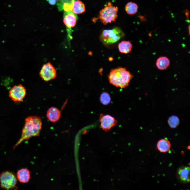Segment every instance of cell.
<instances>
[{
    "label": "cell",
    "mask_w": 190,
    "mask_h": 190,
    "mask_svg": "<svg viewBox=\"0 0 190 190\" xmlns=\"http://www.w3.org/2000/svg\"><path fill=\"white\" fill-rule=\"evenodd\" d=\"M113 60V58L112 57H110L109 58V60L110 61H112Z\"/></svg>",
    "instance_id": "7402d4cb"
},
{
    "label": "cell",
    "mask_w": 190,
    "mask_h": 190,
    "mask_svg": "<svg viewBox=\"0 0 190 190\" xmlns=\"http://www.w3.org/2000/svg\"><path fill=\"white\" fill-rule=\"evenodd\" d=\"M133 77V75L126 68L121 67L112 69L108 76L111 84L122 88L129 86Z\"/></svg>",
    "instance_id": "7a4b0ae2"
},
{
    "label": "cell",
    "mask_w": 190,
    "mask_h": 190,
    "mask_svg": "<svg viewBox=\"0 0 190 190\" xmlns=\"http://www.w3.org/2000/svg\"><path fill=\"white\" fill-rule=\"evenodd\" d=\"M61 113L60 110L55 107L49 108L47 111V117L51 122H55L60 118Z\"/></svg>",
    "instance_id": "8fae6325"
},
{
    "label": "cell",
    "mask_w": 190,
    "mask_h": 190,
    "mask_svg": "<svg viewBox=\"0 0 190 190\" xmlns=\"http://www.w3.org/2000/svg\"><path fill=\"white\" fill-rule=\"evenodd\" d=\"M39 75L43 80L48 81L55 78L57 75L56 71L53 65L48 62L42 65Z\"/></svg>",
    "instance_id": "8992f818"
},
{
    "label": "cell",
    "mask_w": 190,
    "mask_h": 190,
    "mask_svg": "<svg viewBox=\"0 0 190 190\" xmlns=\"http://www.w3.org/2000/svg\"><path fill=\"white\" fill-rule=\"evenodd\" d=\"M17 179L21 183H27L30 178V171L27 168H22L18 170L17 173Z\"/></svg>",
    "instance_id": "7c38bea8"
},
{
    "label": "cell",
    "mask_w": 190,
    "mask_h": 190,
    "mask_svg": "<svg viewBox=\"0 0 190 190\" xmlns=\"http://www.w3.org/2000/svg\"><path fill=\"white\" fill-rule=\"evenodd\" d=\"M125 35L122 30L118 27L111 29L104 30L100 37L101 42L104 45L113 44L117 42Z\"/></svg>",
    "instance_id": "3957f363"
},
{
    "label": "cell",
    "mask_w": 190,
    "mask_h": 190,
    "mask_svg": "<svg viewBox=\"0 0 190 190\" xmlns=\"http://www.w3.org/2000/svg\"><path fill=\"white\" fill-rule=\"evenodd\" d=\"M118 8L113 6L111 2L101 10L98 18L101 22L104 25L115 21L117 17Z\"/></svg>",
    "instance_id": "277c9868"
},
{
    "label": "cell",
    "mask_w": 190,
    "mask_h": 190,
    "mask_svg": "<svg viewBox=\"0 0 190 190\" xmlns=\"http://www.w3.org/2000/svg\"><path fill=\"white\" fill-rule=\"evenodd\" d=\"M78 19L76 14L71 11H64L63 16V22L67 28L68 31L70 32L72 27H74Z\"/></svg>",
    "instance_id": "9c48e42d"
},
{
    "label": "cell",
    "mask_w": 190,
    "mask_h": 190,
    "mask_svg": "<svg viewBox=\"0 0 190 190\" xmlns=\"http://www.w3.org/2000/svg\"><path fill=\"white\" fill-rule=\"evenodd\" d=\"M156 66L159 70H165L169 66L170 61L167 57L165 56H160L158 58L156 62Z\"/></svg>",
    "instance_id": "4fadbf2b"
},
{
    "label": "cell",
    "mask_w": 190,
    "mask_h": 190,
    "mask_svg": "<svg viewBox=\"0 0 190 190\" xmlns=\"http://www.w3.org/2000/svg\"><path fill=\"white\" fill-rule=\"evenodd\" d=\"M190 168L188 167H180L178 170L177 175L178 179L182 183H186L190 182Z\"/></svg>",
    "instance_id": "30bf717a"
},
{
    "label": "cell",
    "mask_w": 190,
    "mask_h": 190,
    "mask_svg": "<svg viewBox=\"0 0 190 190\" xmlns=\"http://www.w3.org/2000/svg\"><path fill=\"white\" fill-rule=\"evenodd\" d=\"M179 120L176 116H170L168 120V123L170 127L172 128H176L179 124Z\"/></svg>",
    "instance_id": "d6986e66"
},
{
    "label": "cell",
    "mask_w": 190,
    "mask_h": 190,
    "mask_svg": "<svg viewBox=\"0 0 190 190\" xmlns=\"http://www.w3.org/2000/svg\"><path fill=\"white\" fill-rule=\"evenodd\" d=\"M17 183V178L13 173L5 171L0 174V185L2 188L8 190L13 189L16 187Z\"/></svg>",
    "instance_id": "5b68a950"
},
{
    "label": "cell",
    "mask_w": 190,
    "mask_h": 190,
    "mask_svg": "<svg viewBox=\"0 0 190 190\" xmlns=\"http://www.w3.org/2000/svg\"><path fill=\"white\" fill-rule=\"evenodd\" d=\"M111 100L110 96L107 92H104L101 94L99 100L104 105H107L110 102Z\"/></svg>",
    "instance_id": "ac0fdd59"
},
{
    "label": "cell",
    "mask_w": 190,
    "mask_h": 190,
    "mask_svg": "<svg viewBox=\"0 0 190 190\" xmlns=\"http://www.w3.org/2000/svg\"><path fill=\"white\" fill-rule=\"evenodd\" d=\"M25 121L21 136L13 147L14 149L22 141L39 135L42 125V119L39 117L36 116H28L26 118Z\"/></svg>",
    "instance_id": "6da1fadb"
},
{
    "label": "cell",
    "mask_w": 190,
    "mask_h": 190,
    "mask_svg": "<svg viewBox=\"0 0 190 190\" xmlns=\"http://www.w3.org/2000/svg\"><path fill=\"white\" fill-rule=\"evenodd\" d=\"M189 29H189V32H189V31H189Z\"/></svg>",
    "instance_id": "cb8c5ba5"
},
{
    "label": "cell",
    "mask_w": 190,
    "mask_h": 190,
    "mask_svg": "<svg viewBox=\"0 0 190 190\" xmlns=\"http://www.w3.org/2000/svg\"><path fill=\"white\" fill-rule=\"evenodd\" d=\"M103 69L102 68H101L99 70V73L101 74V75H102V72L103 71Z\"/></svg>",
    "instance_id": "44dd1931"
},
{
    "label": "cell",
    "mask_w": 190,
    "mask_h": 190,
    "mask_svg": "<svg viewBox=\"0 0 190 190\" xmlns=\"http://www.w3.org/2000/svg\"><path fill=\"white\" fill-rule=\"evenodd\" d=\"M85 11V5L82 2L79 0L74 1L72 10V12L76 14H80Z\"/></svg>",
    "instance_id": "2e32d148"
},
{
    "label": "cell",
    "mask_w": 190,
    "mask_h": 190,
    "mask_svg": "<svg viewBox=\"0 0 190 190\" xmlns=\"http://www.w3.org/2000/svg\"><path fill=\"white\" fill-rule=\"evenodd\" d=\"M49 3L51 5H54L56 3L58 0H47Z\"/></svg>",
    "instance_id": "ffe728a7"
},
{
    "label": "cell",
    "mask_w": 190,
    "mask_h": 190,
    "mask_svg": "<svg viewBox=\"0 0 190 190\" xmlns=\"http://www.w3.org/2000/svg\"><path fill=\"white\" fill-rule=\"evenodd\" d=\"M9 96L15 102H20L23 99L26 94V89L21 84L13 87L9 91Z\"/></svg>",
    "instance_id": "52a82bcc"
},
{
    "label": "cell",
    "mask_w": 190,
    "mask_h": 190,
    "mask_svg": "<svg viewBox=\"0 0 190 190\" xmlns=\"http://www.w3.org/2000/svg\"><path fill=\"white\" fill-rule=\"evenodd\" d=\"M138 7L135 3L132 2H128L126 5L125 10L126 13L130 15H134L137 13Z\"/></svg>",
    "instance_id": "e0dca14e"
},
{
    "label": "cell",
    "mask_w": 190,
    "mask_h": 190,
    "mask_svg": "<svg viewBox=\"0 0 190 190\" xmlns=\"http://www.w3.org/2000/svg\"><path fill=\"white\" fill-rule=\"evenodd\" d=\"M99 119L101 127L105 131L110 129L117 123V121L114 117L108 114H101Z\"/></svg>",
    "instance_id": "ba28073f"
},
{
    "label": "cell",
    "mask_w": 190,
    "mask_h": 190,
    "mask_svg": "<svg viewBox=\"0 0 190 190\" xmlns=\"http://www.w3.org/2000/svg\"><path fill=\"white\" fill-rule=\"evenodd\" d=\"M88 55L91 56L92 55V52L91 51H89L88 53Z\"/></svg>",
    "instance_id": "603a6c76"
},
{
    "label": "cell",
    "mask_w": 190,
    "mask_h": 190,
    "mask_svg": "<svg viewBox=\"0 0 190 190\" xmlns=\"http://www.w3.org/2000/svg\"><path fill=\"white\" fill-rule=\"evenodd\" d=\"M132 45L129 41H123L120 43L118 45L119 51L122 53L127 54L130 53L132 49Z\"/></svg>",
    "instance_id": "9a60e30c"
},
{
    "label": "cell",
    "mask_w": 190,
    "mask_h": 190,
    "mask_svg": "<svg viewBox=\"0 0 190 190\" xmlns=\"http://www.w3.org/2000/svg\"><path fill=\"white\" fill-rule=\"evenodd\" d=\"M158 150L160 152L166 153L168 151L171 147V144L167 139H162L159 140L157 144Z\"/></svg>",
    "instance_id": "5bb4252c"
}]
</instances>
